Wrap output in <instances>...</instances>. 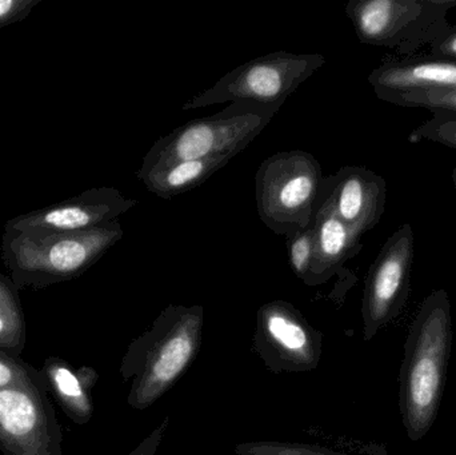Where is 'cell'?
I'll use <instances>...</instances> for the list:
<instances>
[{
    "label": "cell",
    "instance_id": "obj_23",
    "mask_svg": "<svg viewBox=\"0 0 456 455\" xmlns=\"http://www.w3.org/2000/svg\"><path fill=\"white\" fill-rule=\"evenodd\" d=\"M40 0H0V28L20 20Z\"/></svg>",
    "mask_w": 456,
    "mask_h": 455
},
{
    "label": "cell",
    "instance_id": "obj_11",
    "mask_svg": "<svg viewBox=\"0 0 456 455\" xmlns=\"http://www.w3.org/2000/svg\"><path fill=\"white\" fill-rule=\"evenodd\" d=\"M138 200L126 198L114 187L88 190L58 205L11 219L4 232H74L106 226L135 207Z\"/></svg>",
    "mask_w": 456,
    "mask_h": 455
},
{
    "label": "cell",
    "instance_id": "obj_1",
    "mask_svg": "<svg viewBox=\"0 0 456 455\" xmlns=\"http://www.w3.org/2000/svg\"><path fill=\"white\" fill-rule=\"evenodd\" d=\"M452 346V302L444 288L420 305L410 325L399 373V409L407 437L418 443L436 424Z\"/></svg>",
    "mask_w": 456,
    "mask_h": 455
},
{
    "label": "cell",
    "instance_id": "obj_14",
    "mask_svg": "<svg viewBox=\"0 0 456 455\" xmlns=\"http://www.w3.org/2000/svg\"><path fill=\"white\" fill-rule=\"evenodd\" d=\"M315 232V259L308 285H321L329 280L340 267L361 253L363 245L361 235L343 223L331 206L319 198L314 215Z\"/></svg>",
    "mask_w": 456,
    "mask_h": 455
},
{
    "label": "cell",
    "instance_id": "obj_7",
    "mask_svg": "<svg viewBox=\"0 0 456 455\" xmlns=\"http://www.w3.org/2000/svg\"><path fill=\"white\" fill-rule=\"evenodd\" d=\"M456 0H350L346 13L364 45L411 56L447 27Z\"/></svg>",
    "mask_w": 456,
    "mask_h": 455
},
{
    "label": "cell",
    "instance_id": "obj_9",
    "mask_svg": "<svg viewBox=\"0 0 456 455\" xmlns=\"http://www.w3.org/2000/svg\"><path fill=\"white\" fill-rule=\"evenodd\" d=\"M414 258V232L403 224L386 240L367 274L362 304L364 341H371L403 312L411 290Z\"/></svg>",
    "mask_w": 456,
    "mask_h": 455
},
{
    "label": "cell",
    "instance_id": "obj_15",
    "mask_svg": "<svg viewBox=\"0 0 456 455\" xmlns=\"http://www.w3.org/2000/svg\"><path fill=\"white\" fill-rule=\"evenodd\" d=\"M48 393L72 422L86 425L93 418L91 392L99 379L95 369H75L63 358L48 357L40 369Z\"/></svg>",
    "mask_w": 456,
    "mask_h": 455
},
{
    "label": "cell",
    "instance_id": "obj_17",
    "mask_svg": "<svg viewBox=\"0 0 456 455\" xmlns=\"http://www.w3.org/2000/svg\"><path fill=\"white\" fill-rule=\"evenodd\" d=\"M27 331L19 288L10 277L0 274V350L21 360Z\"/></svg>",
    "mask_w": 456,
    "mask_h": 455
},
{
    "label": "cell",
    "instance_id": "obj_6",
    "mask_svg": "<svg viewBox=\"0 0 456 455\" xmlns=\"http://www.w3.org/2000/svg\"><path fill=\"white\" fill-rule=\"evenodd\" d=\"M324 64L326 58L321 53H267L236 67L192 96L182 109L189 111L226 102H248L278 112L286 99Z\"/></svg>",
    "mask_w": 456,
    "mask_h": 455
},
{
    "label": "cell",
    "instance_id": "obj_8",
    "mask_svg": "<svg viewBox=\"0 0 456 455\" xmlns=\"http://www.w3.org/2000/svg\"><path fill=\"white\" fill-rule=\"evenodd\" d=\"M0 451L12 455H63V433L43 376L0 389Z\"/></svg>",
    "mask_w": 456,
    "mask_h": 455
},
{
    "label": "cell",
    "instance_id": "obj_13",
    "mask_svg": "<svg viewBox=\"0 0 456 455\" xmlns=\"http://www.w3.org/2000/svg\"><path fill=\"white\" fill-rule=\"evenodd\" d=\"M378 99L393 103L401 96L419 91L454 90L456 63L434 56H404L383 61L369 75Z\"/></svg>",
    "mask_w": 456,
    "mask_h": 455
},
{
    "label": "cell",
    "instance_id": "obj_2",
    "mask_svg": "<svg viewBox=\"0 0 456 455\" xmlns=\"http://www.w3.org/2000/svg\"><path fill=\"white\" fill-rule=\"evenodd\" d=\"M203 323V306L170 305L131 342L120 363L123 381L131 382V408L146 410L186 373L200 353Z\"/></svg>",
    "mask_w": 456,
    "mask_h": 455
},
{
    "label": "cell",
    "instance_id": "obj_25",
    "mask_svg": "<svg viewBox=\"0 0 456 455\" xmlns=\"http://www.w3.org/2000/svg\"><path fill=\"white\" fill-rule=\"evenodd\" d=\"M168 425H170V417H166V418L160 422V425H158V427L139 443L138 448L127 455L157 454L158 449H159L160 443H162L163 438H165L166 432H167Z\"/></svg>",
    "mask_w": 456,
    "mask_h": 455
},
{
    "label": "cell",
    "instance_id": "obj_27",
    "mask_svg": "<svg viewBox=\"0 0 456 455\" xmlns=\"http://www.w3.org/2000/svg\"><path fill=\"white\" fill-rule=\"evenodd\" d=\"M4 455H12V454H4Z\"/></svg>",
    "mask_w": 456,
    "mask_h": 455
},
{
    "label": "cell",
    "instance_id": "obj_28",
    "mask_svg": "<svg viewBox=\"0 0 456 455\" xmlns=\"http://www.w3.org/2000/svg\"><path fill=\"white\" fill-rule=\"evenodd\" d=\"M163 455H170V454H163Z\"/></svg>",
    "mask_w": 456,
    "mask_h": 455
},
{
    "label": "cell",
    "instance_id": "obj_26",
    "mask_svg": "<svg viewBox=\"0 0 456 455\" xmlns=\"http://www.w3.org/2000/svg\"><path fill=\"white\" fill-rule=\"evenodd\" d=\"M452 183H454L455 191H456V167L454 168V171H452Z\"/></svg>",
    "mask_w": 456,
    "mask_h": 455
},
{
    "label": "cell",
    "instance_id": "obj_3",
    "mask_svg": "<svg viewBox=\"0 0 456 455\" xmlns=\"http://www.w3.org/2000/svg\"><path fill=\"white\" fill-rule=\"evenodd\" d=\"M123 234L118 221L85 232H4L2 258L19 290L43 288L87 272Z\"/></svg>",
    "mask_w": 456,
    "mask_h": 455
},
{
    "label": "cell",
    "instance_id": "obj_18",
    "mask_svg": "<svg viewBox=\"0 0 456 455\" xmlns=\"http://www.w3.org/2000/svg\"><path fill=\"white\" fill-rule=\"evenodd\" d=\"M286 245L292 272L308 285L315 259V232L313 224L287 235Z\"/></svg>",
    "mask_w": 456,
    "mask_h": 455
},
{
    "label": "cell",
    "instance_id": "obj_16",
    "mask_svg": "<svg viewBox=\"0 0 456 455\" xmlns=\"http://www.w3.org/2000/svg\"><path fill=\"white\" fill-rule=\"evenodd\" d=\"M230 158L200 160H167L139 168L136 176L150 192L170 199L205 183L216 171L230 163Z\"/></svg>",
    "mask_w": 456,
    "mask_h": 455
},
{
    "label": "cell",
    "instance_id": "obj_24",
    "mask_svg": "<svg viewBox=\"0 0 456 455\" xmlns=\"http://www.w3.org/2000/svg\"><path fill=\"white\" fill-rule=\"evenodd\" d=\"M428 55L456 63V26L450 24L436 39L430 43Z\"/></svg>",
    "mask_w": 456,
    "mask_h": 455
},
{
    "label": "cell",
    "instance_id": "obj_22",
    "mask_svg": "<svg viewBox=\"0 0 456 455\" xmlns=\"http://www.w3.org/2000/svg\"><path fill=\"white\" fill-rule=\"evenodd\" d=\"M42 376L39 369L29 366L23 360H15L0 350V389L24 386Z\"/></svg>",
    "mask_w": 456,
    "mask_h": 455
},
{
    "label": "cell",
    "instance_id": "obj_5",
    "mask_svg": "<svg viewBox=\"0 0 456 455\" xmlns=\"http://www.w3.org/2000/svg\"><path fill=\"white\" fill-rule=\"evenodd\" d=\"M276 111L235 102L210 117L191 120L162 136L143 158L142 168L167 160H200L240 154L273 120Z\"/></svg>",
    "mask_w": 456,
    "mask_h": 455
},
{
    "label": "cell",
    "instance_id": "obj_21",
    "mask_svg": "<svg viewBox=\"0 0 456 455\" xmlns=\"http://www.w3.org/2000/svg\"><path fill=\"white\" fill-rule=\"evenodd\" d=\"M238 455H345L318 446L289 443H247L236 446Z\"/></svg>",
    "mask_w": 456,
    "mask_h": 455
},
{
    "label": "cell",
    "instance_id": "obj_20",
    "mask_svg": "<svg viewBox=\"0 0 456 455\" xmlns=\"http://www.w3.org/2000/svg\"><path fill=\"white\" fill-rule=\"evenodd\" d=\"M428 141L456 150V117L434 115L410 134V143Z\"/></svg>",
    "mask_w": 456,
    "mask_h": 455
},
{
    "label": "cell",
    "instance_id": "obj_4",
    "mask_svg": "<svg viewBox=\"0 0 456 455\" xmlns=\"http://www.w3.org/2000/svg\"><path fill=\"white\" fill-rule=\"evenodd\" d=\"M316 158L303 150L281 151L263 160L255 176L259 218L267 229L287 237L314 222L323 189Z\"/></svg>",
    "mask_w": 456,
    "mask_h": 455
},
{
    "label": "cell",
    "instance_id": "obj_19",
    "mask_svg": "<svg viewBox=\"0 0 456 455\" xmlns=\"http://www.w3.org/2000/svg\"><path fill=\"white\" fill-rule=\"evenodd\" d=\"M394 104L411 109H426L433 115L456 117V88L454 90L419 91L396 99Z\"/></svg>",
    "mask_w": 456,
    "mask_h": 455
},
{
    "label": "cell",
    "instance_id": "obj_10",
    "mask_svg": "<svg viewBox=\"0 0 456 455\" xmlns=\"http://www.w3.org/2000/svg\"><path fill=\"white\" fill-rule=\"evenodd\" d=\"M254 347L273 371H310L323 353V337L292 305L268 302L257 312Z\"/></svg>",
    "mask_w": 456,
    "mask_h": 455
},
{
    "label": "cell",
    "instance_id": "obj_12",
    "mask_svg": "<svg viewBox=\"0 0 456 455\" xmlns=\"http://www.w3.org/2000/svg\"><path fill=\"white\" fill-rule=\"evenodd\" d=\"M321 197L338 218L363 235L379 224L386 210L387 186L382 176L359 166H346L324 179Z\"/></svg>",
    "mask_w": 456,
    "mask_h": 455
}]
</instances>
